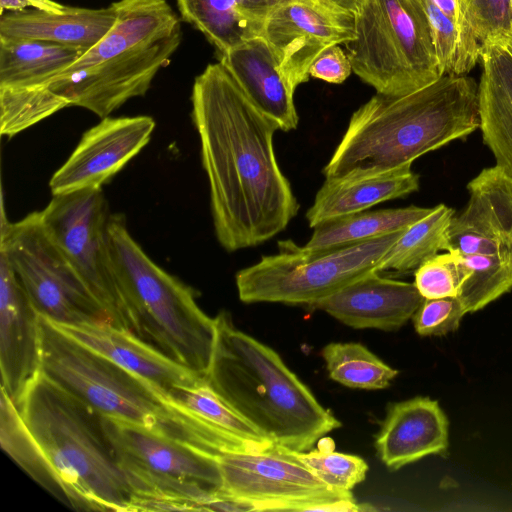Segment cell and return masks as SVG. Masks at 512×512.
<instances>
[{"mask_svg":"<svg viewBox=\"0 0 512 512\" xmlns=\"http://www.w3.org/2000/svg\"><path fill=\"white\" fill-rule=\"evenodd\" d=\"M102 422L136 495L171 501L183 511H206L222 487L218 456L119 419L102 416Z\"/></svg>","mask_w":512,"mask_h":512,"instance_id":"10","label":"cell"},{"mask_svg":"<svg viewBox=\"0 0 512 512\" xmlns=\"http://www.w3.org/2000/svg\"><path fill=\"white\" fill-rule=\"evenodd\" d=\"M455 211L438 204L432 211L406 228L379 260L375 271L406 274L443 250L446 232Z\"/></svg>","mask_w":512,"mask_h":512,"instance_id":"28","label":"cell"},{"mask_svg":"<svg viewBox=\"0 0 512 512\" xmlns=\"http://www.w3.org/2000/svg\"><path fill=\"white\" fill-rule=\"evenodd\" d=\"M302 2L309 3L315 7L325 9L328 11H331L333 13L341 14V15H349L341 10H339L337 7H335L332 3H330L328 0H299ZM351 16V15H349ZM353 17V16H352Z\"/></svg>","mask_w":512,"mask_h":512,"instance_id":"43","label":"cell"},{"mask_svg":"<svg viewBox=\"0 0 512 512\" xmlns=\"http://www.w3.org/2000/svg\"><path fill=\"white\" fill-rule=\"evenodd\" d=\"M330 3H332L335 7H337L339 10L351 15L355 16L358 10V6L360 3V0H328Z\"/></svg>","mask_w":512,"mask_h":512,"instance_id":"42","label":"cell"},{"mask_svg":"<svg viewBox=\"0 0 512 512\" xmlns=\"http://www.w3.org/2000/svg\"><path fill=\"white\" fill-rule=\"evenodd\" d=\"M0 252L40 315L56 324L114 325L47 232L41 212L30 213L16 223L2 218Z\"/></svg>","mask_w":512,"mask_h":512,"instance_id":"11","label":"cell"},{"mask_svg":"<svg viewBox=\"0 0 512 512\" xmlns=\"http://www.w3.org/2000/svg\"><path fill=\"white\" fill-rule=\"evenodd\" d=\"M352 64L340 45L324 49L312 63L310 76L328 83H343L351 74Z\"/></svg>","mask_w":512,"mask_h":512,"instance_id":"39","label":"cell"},{"mask_svg":"<svg viewBox=\"0 0 512 512\" xmlns=\"http://www.w3.org/2000/svg\"><path fill=\"white\" fill-rule=\"evenodd\" d=\"M354 18L299 0L278 6L268 17L262 36L274 53L290 89L308 81L310 67L326 48L355 38Z\"/></svg>","mask_w":512,"mask_h":512,"instance_id":"14","label":"cell"},{"mask_svg":"<svg viewBox=\"0 0 512 512\" xmlns=\"http://www.w3.org/2000/svg\"><path fill=\"white\" fill-rule=\"evenodd\" d=\"M464 16L482 46L509 47L512 40L509 0H459Z\"/></svg>","mask_w":512,"mask_h":512,"instance_id":"37","label":"cell"},{"mask_svg":"<svg viewBox=\"0 0 512 512\" xmlns=\"http://www.w3.org/2000/svg\"><path fill=\"white\" fill-rule=\"evenodd\" d=\"M115 20L113 3L105 8L67 6L63 13L25 9L1 13L0 37L48 41L86 52L105 36Z\"/></svg>","mask_w":512,"mask_h":512,"instance_id":"22","label":"cell"},{"mask_svg":"<svg viewBox=\"0 0 512 512\" xmlns=\"http://www.w3.org/2000/svg\"><path fill=\"white\" fill-rule=\"evenodd\" d=\"M191 100L216 238L228 252L261 245L300 208L275 154L280 127L220 61L195 78Z\"/></svg>","mask_w":512,"mask_h":512,"instance_id":"1","label":"cell"},{"mask_svg":"<svg viewBox=\"0 0 512 512\" xmlns=\"http://www.w3.org/2000/svg\"><path fill=\"white\" fill-rule=\"evenodd\" d=\"M42 222L116 327L134 333L119 290L108 246L107 204L102 189L53 196Z\"/></svg>","mask_w":512,"mask_h":512,"instance_id":"13","label":"cell"},{"mask_svg":"<svg viewBox=\"0 0 512 512\" xmlns=\"http://www.w3.org/2000/svg\"><path fill=\"white\" fill-rule=\"evenodd\" d=\"M431 2L455 24L473 32L464 16L459 0H431Z\"/></svg>","mask_w":512,"mask_h":512,"instance_id":"41","label":"cell"},{"mask_svg":"<svg viewBox=\"0 0 512 512\" xmlns=\"http://www.w3.org/2000/svg\"><path fill=\"white\" fill-rule=\"evenodd\" d=\"M219 55L220 62L248 98L272 118L280 130L288 132L297 128L299 117L294 92L282 76L278 61L263 37L248 40Z\"/></svg>","mask_w":512,"mask_h":512,"instance_id":"21","label":"cell"},{"mask_svg":"<svg viewBox=\"0 0 512 512\" xmlns=\"http://www.w3.org/2000/svg\"><path fill=\"white\" fill-rule=\"evenodd\" d=\"M181 18L219 54L261 37L270 14L291 0H176Z\"/></svg>","mask_w":512,"mask_h":512,"instance_id":"25","label":"cell"},{"mask_svg":"<svg viewBox=\"0 0 512 512\" xmlns=\"http://www.w3.org/2000/svg\"><path fill=\"white\" fill-rule=\"evenodd\" d=\"M411 166L371 176L325 178L306 212L309 226L314 228L327 220L365 211L417 191L419 175Z\"/></svg>","mask_w":512,"mask_h":512,"instance_id":"23","label":"cell"},{"mask_svg":"<svg viewBox=\"0 0 512 512\" xmlns=\"http://www.w3.org/2000/svg\"><path fill=\"white\" fill-rule=\"evenodd\" d=\"M53 324L87 348L148 380L165 394L175 386H189L205 380L131 331L111 324Z\"/></svg>","mask_w":512,"mask_h":512,"instance_id":"20","label":"cell"},{"mask_svg":"<svg viewBox=\"0 0 512 512\" xmlns=\"http://www.w3.org/2000/svg\"><path fill=\"white\" fill-rule=\"evenodd\" d=\"M26 7L51 13H63L67 9V6L53 0H0L1 13L4 11H22Z\"/></svg>","mask_w":512,"mask_h":512,"instance_id":"40","label":"cell"},{"mask_svg":"<svg viewBox=\"0 0 512 512\" xmlns=\"http://www.w3.org/2000/svg\"><path fill=\"white\" fill-rule=\"evenodd\" d=\"M509 4H510V10H511V32H512V0H509ZM507 49L512 54V40H511V43H510V45H509V47Z\"/></svg>","mask_w":512,"mask_h":512,"instance_id":"44","label":"cell"},{"mask_svg":"<svg viewBox=\"0 0 512 512\" xmlns=\"http://www.w3.org/2000/svg\"><path fill=\"white\" fill-rule=\"evenodd\" d=\"M478 128V84L468 75H443L403 96L376 93L352 114L323 174L328 179L392 171Z\"/></svg>","mask_w":512,"mask_h":512,"instance_id":"2","label":"cell"},{"mask_svg":"<svg viewBox=\"0 0 512 512\" xmlns=\"http://www.w3.org/2000/svg\"><path fill=\"white\" fill-rule=\"evenodd\" d=\"M41 373L102 416L219 456L261 451L175 403L154 384L61 332L40 315Z\"/></svg>","mask_w":512,"mask_h":512,"instance_id":"3","label":"cell"},{"mask_svg":"<svg viewBox=\"0 0 512 512\" xmlns=\"http://www.w3.org/2000/svg\"><path fill=\"white\" fill-rule=\"evenodd\" d=\"M430 25L442 75H467L481 57L482 45L472 31L445 16L431 0H421Z\"/></svg>","mask_w":512,"mask_h":512,"instance_id":"32","label":"cell"},{"mask_svg":"<svg viewBox=\"0 0 512 512\" xmlns=\"http://www.w3.org/2000/svg\"><path fill=\"white\" fill-rule=\"evenodd\" d=\"M478 84L479 128L496 165L512 174V54L499 44L482 46Z\"/></svg>","mask_w":512,"mask_h":512,"instance_id":"24","label":"cell"},{"mask_svg":"<svg viewBox=\"0 0 512 512\" xmlns=\"http://www.w3.org/2000/svg\"><path fill=\"white\" fill-rule=\"evenodd\" d=\"M108 246L114 275L134 334L205 379L215 340V318L198 306L193 290L143 251L120 214L110 215Z\"/></svg>","mask_w":512,"mask_h":512,"instance_id":"7","label":"cell"},{"mask_svg":"<svg viewBox=\"0 0 512 512\" xmlns=\"http://www.w3.org/2000/svg\"><path fill=\"white\" fill-rule=\"evenodd\" d=\"M423 300L414 283L371 271L307 307L355 329L393 331L412 319Z\"/></svg>","mask_w":512,"mask_h":512,"instance_id":"18","label":"cell"},{"mask_svg":"<svg viewBox=\"0 0 512 512\" xmlns=\"http://www.w3.org/2000/svg\"><path fill=\"white\" fill-rule=\"evenodd\" d=\"M154 128L149 116L102 118L51 177L52 195L101 189L148 144Z\"/></svg>","mask_w":512,"mask_h":512,"instance_id":"15","label":"cell"},{"mask_svg":"<svg viewBox=\"0 0 512 512\" xmlns=\"http://www.w3.org/2000/svg\"><path fill=\"white\" fill-rule=\"evenodd\" d=\"M116 20L105 36L44 85L70 106L108 117L144 96L182 40L180 19L165 0L113 2Z\"/></svg>","mask_w":512,"mask_h":512,"instance_id":"5","label":"cell"},{"mask_svg":"<svg viewBox=\"0 0 512 512\" xmlns=\"http://www.w3.org/2000/svg\"><path fill=\"white\" fill-rule=\"evenodd\" d=\"M375 448L380 460L398 470L449 448V421L437 400L416 396L389 404Z\"/></svg>","mask_w":512,"mask_h":512,"instance_id":"19","label":"cell"},{"mask_svg":"<svg viewBox=\"0 0 512 512\" xmlns=\"http://www.w3.org/2000/svg\"><path fill=\"white\" fill-rule=\"evenodd\" d=\"M466 313L458 297L424 299L412 321L420 336H443L456 331Z\"/></svg>","mask_w":512,"mask_h":512,"instance_id":"38","label":"cell"},{"mask_svg":"<svg viewBox=\"0 0 512 512\" xmlns=\"http://www.w3.org/2000/svg\"><path fill=\"white\" fill-rule=\"evenodd\" d=\"M294 453L318 478L339 491H351L365 479L368 471L361 457L334 451L330 438L322 437L315 449Z\"/></svg>","mask_w":512,"mask_h":512,"instance_id":"35","label":"cell"},{"mask_svg":"<svg viewBox=\"0 0 512 512\" xmlns=\"http://www.w3.org/2000/svg\"><path fill=\"white\" fill-rule=\"evenodd\" d=\"M470 271L457 251L437 253L414 271V284L424 299L458 297Z\"/></svg>","mask_w":512,"mask_h":512,"instance_id":"36","label":"cell"},{"mask_svg":"<svg viewBox=\"0 0 512 512\" xmlns=\"http://www.w3.org/2000/svg\"><path fill=\"white\" fill-rule=\"evenodd\" d=\"M66 107L45 86L0 87V133L12 137Z\"/></svg>","mask_w":512,"mask_h":512,"instance_id":"34","label":"cell"},{"mask_svg":"<svg viewBox=\"0 0 512 512\" xmlns=\"http://www.w3.org/2000/svg\"><path fill=\"white\" fill-rule=\"evenodd\" d=\"M467 190V205L453 216L442 251L468 256L512 250V174L498 165L485 168Z\"/></svg>","mask_w":512,"mask_h":512,"instance_id":"16","label":"cell"},{"mask_svg":"<svg viewBox=\"0 0 512 512\" xmlns=\"http://www.w3.org/2000/svg\"><path fill=\"white\" fill-rule=\"evenodd\" d=\"M223 495L251 511H359L351 491L331 488L279 445L218 456Z\"/></svg>","mask_w":512,"mask_h":512,"instance_id":"12","label":"cell"},{"mask_svg":"<svg viewBox=\"0 0 512 512\" xmlns=\"http://www.w3.org/2000/svg\"><path fill=\"white\" fill-rule=\"evenodd\" d=\"M431 211L432 208L410 205L348 214L315 226L311 238L301 248L318 252L361 243L404 230Z\"/></svg>","mask_w":512,"mask_h":512,"instance_id":"26","label":"cell"},{"mask_svg":"<svg viewBox=\"0 0 512 512\" xmlns=\"http://www.w3.org/2000/svg\"><path fill=\"white\" fill-rule=\"evenodd\" d=\"M404 230L318 252H306L291 240L279 241L277 254L262 256L236 273L239 299L309 306L375 271Z\"/></svg>","mask_w":512,"mask_h":512,"instance_id":"9","label":"cell"},{"mask_svg":"<svg viewBox=\"0 0 512 512\" xmlns=\"http://www.w3.org/2000/svg\"><path fill=\"white\" fill-rule=\"evenodd\" d=\"M354 31L353 72L376 93L403 96L443 76L421 0H360Z\"/></svg>","mask_w":512,"mask_h":512,"instance_id":"8","label":"cell"},{"mask_svg":"<svg viewBox=\"0 0 512 512\" xmlns=\"http://www.w3.org/2000/svg\"><path fill=\"white\" fill-rule=\"evenodd\" d=\"M215 323L205 381L267 439L304 452L341 426L275 350L236 328L228 312H220Z\"/></svg>","mask_w":512,"mask_h":512,"instance_id":"4","label":"cell"},{"mask_svg":"<svg viewBox=\"0 0 512 512\" xmlns=\"http://www.w3.org/2000/svg\"><path fill=\"white\" fill-rule=\"evenodd\" d=\"M329 377L350 388H387L398 371L366 346L356 342H332L321 351Z\"/></svg>","mask_w":512,"mask_h":512,"instance_id":"30","label":"cell"},{"mask_svg":"<svg viewBox=\"0 0 512 512\" xmlns=\"http://www.w3.org/2000/svg\"><path fill=\"white\" fill-rule=\"evenodd\" d=\"M1 387L19 408L41 374L40 314L6 256L0 252Z\"/></svg>","mask_w":512,"mask_h":512,"instance_id":"17","label":"cell"},{"mask_svg":"<svg viewBox=\"0 0 512 512\" xmlns=\"http://www.w3.org/2000/svg\"><path fill=\"white\" fill-rule=\"evenodd\" d=\"M18 410L71 507L131 511L133 480L119 463L100 413L42 373Z\"/></svg>","mask_w":512,"mask_h":512,"instance_id":"6","label":"cell"},{"mask_svg":"<svg viewBox=\"0 0 512 512\" xmlns=\"http://www.w3.org/2000/svg\"><path fill=\"white\" fill-rule=\"evenodd\" d=\"M166 395L175 403L228 434L264 447L274 444L227 405L205 380L194 385L175 386Z\"/></svg>","mask_w":512,"mask_h":512,"instance_id":"31","label":"cell"},{"mask_svg":"<svg viewBox=\"0 0 512 512\" xmlns=\"http://www.w3.org/2000/svg\"><path fill=\"white\" fill-rule=\"evenodd\" d=\"M463 258L470 274L461 286L458 298L467 313L483 309L512 290V250Z\"/></svg>","mask_w":512,"mask_h":512,"instance_id":"33","label":"cell"},{"mask_svg":"<svg viewBox=\"0 0 512 512\" xmlns=\"http://www.w3.org/2000/svg\"><path fill=\"white\" fill-rule=\"evenodd\" d=\"M83 53L48 41L0 37V87L44 85Z\"/></svg>","mask_w":512,"mask_h":512,"instance_id":"27","label":"cell"},{"mask_svg":"<svg viewBox=\"0 0 512 512\" xmlns=\"http://www.w3.org/2000/svg\"><path fill=\"white\" fill-rule=\"evenodd\" d=\"M0 443L2 449L35 482L58 500L69 504L59 480L14 402L1 387Z\"/></svg>","mask_w":512,"mask_h":512,"instance_id":"29","label":"cell"}]
</instances>
